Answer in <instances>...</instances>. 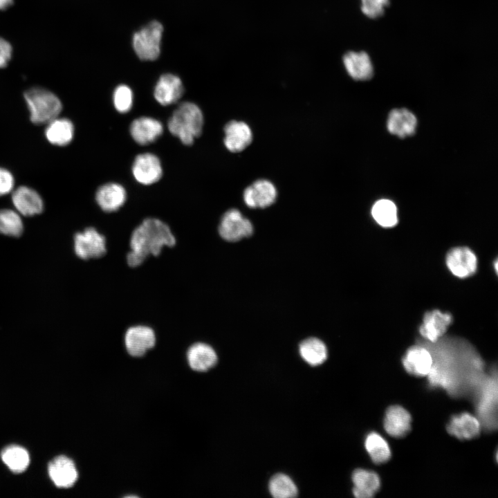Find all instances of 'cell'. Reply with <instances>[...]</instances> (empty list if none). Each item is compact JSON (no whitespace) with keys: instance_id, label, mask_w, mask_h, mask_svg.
<instances>
[{"instance_id":"6da1fadb","label":"cell","mask_w":498,"mask_h":498,"mask_svg":"<svg viewBox=\"0 0 498 498\" xmlns=\"http://www.w3.org/2000/svg\"><path fill=\"white\" fill-rule=\"evenodd\" d=\"M176 243V237L167 223L158 218H145L130 234L127 265L137 268L151 256L158 257L165 248H173Z\"/></svg>"},{"instance_id":"7a4b0ae2","label":"cell","mask_w":498,"mask_h":498,"mask_svg":"<svg viewBox=\"0 0 498 498\" xmlns=\"http://www.w3.org/2000/svg\"><path fill=\"white\" fill-rule=\"evenodd\" d=\"M204 118L194 103L184 102L174 110L167 122L169 131L185 145H191L202 133Z\"/></svg>"},{"instance_id":"3957f363","label":"cell","mask_w":498,"mask_h":498,"mask_svg":"<svg viewBox=\"0 0 498 498\" xmlns=\"http://www.w3.org/2000/svg\"><path fill=\"white\" fill-rule=\"evenodd\" d=\"M24 99L30 112V119L36 124L48 123L57 118L62 109L59 98L46 89L31 88L24 93Z\"/></svg>"},{"instance_id":"277c9868","label":"cell","mask_w":498,"mask_h":498,"mask_svg":"<svg viewBox=\"0 0 498 498\" xmlns=\"http://www.w3.org/2000/svg\"><path fill=\"white\" fill-rule=\"evenodd\" d=\"M73 248L76 256L82 260L101 259L108 251L106 237L94 227L76 232L73 237Z\"/></svg>"},{"instance_id":"5b68a950","label":"cell","mask_w":498,"mask_h":498,"mask_svg":"<svg viewBox=\"0 0 498 498\" xmlns=\"http://www.w3.org/2000/svg\"><path fill=\"white\" fill-rule=\"evenodd\" d=\"M163 31L162 24L154 21L133 35V47L140 59L154 60L158 58Z\"/></svg>"},{"instance_id":"8992f818","label":"cell","mask_w":498,"mask_h":498,"mask_svg":"<svg viewBox=\"0 0 498 498\" xmlns=\"http://www.w3.org/2000/svg\"><path fill=\"white\" fill-rule=\"evenodd\" d=\"M156 344L154 329L146 324L129 326L124 334V344L128 354L134 358L144 356Z\"/></svg>"},{"instance_id":"52a82bcc","label":"cell","mask_w":498,"mask_h":498,"mask_svg":"<svg viewBox=\"0 0 498 498\" xmlns=\"http://www.w3.org/2000/svg\"><path fill=\"white\" fill-rule=\"evenodd\" d=\"M218 232L223 240L235 242L250 236L253 232V226L239 210L230 209L221 216Z\"/></svg>"},{"instance_id":"ba28073f","label":"cell","mask_w":498,"mask_h":498,"mask_svg":"<svg viewBox=\"0 0 498 498\" xmlns=\"http://www.w3.org/2000/svg\"><path fill=\"white\" fill-rule=\"evenodd\" d=\"M131 171L136 181L144 185L158 182L162 177L163 168L158 157L151 153H142L135 158Z\"/></svg>"},{"instance_id":"9c48e42d","label":"cell","mask_w":498,"mask_h":498,"mask_svg":"<svg viewBox=\"0 0 498 498\" xmlns=\"http://www.w3.org/2000/svg\"><path fill=\"white\" fill-rule=\"evenodd\" d=\"M445 261L451 273L459 278L470 277L477 270V257L469 248L465 246L455 247L449 250Z\"/></svg>"},{"instance_id":"30bf717a","label":"cell","mask_w":498,"mask_h":498,"mask_svg":"<svg viewBox=\"0 0 498 498\" xmlns=\"http://www.w3.org/2000/svg\"><path fill=\"white\" fill-rule=\"evenodd\" d=\"M277 191L270 181L259 179L246 187L243 192V201L250 208H265L277 199Z\"/></svg>"},{"instance_id":"8fae6325","label":"cell","mask_w":498,"mask_h":498,"mask_svg":"<svg viewBox=\"0 0 498 498\" xmlns=\"http://www.w3.org/2000/svg\"><path fill=\"white\" fill-rule=\"evenodd\" d=\"M402 362L405 369L416 376H427L434 363L432 355L424 344L409 348Z\"/></svg>"},{"instance_id":"7c38bea8","label":"cell","mask_w":498,"mask_h":498,"mask_svg":"<svg viewBox=\"0 0 498 498\" xmlns=\"http://www.w3.org/2000/svg\"><path fill=\"white\" fill-rule=\"evenodd\" d=\"M452 322V316L449 313L437 309L428 311L423 317L419 333L426 341L434 342L443 337Z\"/></svg>"},{"instance_id":"4fadbf2b","label":"cell","mask_w":498,"mask_h":498,"mask_svg":"<svg viewBox=\"0 0 498 498\" xmlns=\"http://www.w3.org/2000/svg\"><path fill=\"white\" fill-rule=\"evenodd\" d=\"M48 472L53 483L62 488L72 487L78 478L74 462L63 455L55 457L49 463Z\"/></svg>"},{"instance_id":"5bb4252c","label":"cell","mask_w":498,"mask_h":498,"mask_svg":"<svg viewBox=\"0 0 498 498\" xmlns=\"http://www.w3.org/2000/svg\"><path fill=\"white\" fill-rule=\"evenodd\" d=\"M223 143L228 150L237 153L244 150L252 140L249 125L243 121L231 120L224 127Z\"/></svg>"},{"instance_id":"9a60e30c","label":"cell","mask_w":498,"mask_h":498,"mask_svg":"<svg viewBox=\"0 0 498 498\" xmlns=\"http://www.w3.org/2000/svg\"><path fill=\"white\" fill-rule=\"evenodd\" d=\"M129 132L136 143L146 145L154 142L162 135L163 125L154 118L142 116L131 122Z\"/></svg>"},{"instance_id":"2e32d148","label":"cell","mask_w":498,"mask_h":498,"mask_svg":"<svg viewBox=\"0 0 498 498\" xmlns=\"http://www.w3.org/2000/svg\"><path fill=\"white\" fill-rule=\"evenodd\" d=\"M127 195L124 187L116 183L101 185L95 193V201L104 212L111 213L119 210L125 203Z\"/></svg>"},{"instance_id":"e0dca14e","label":"cell","mask_w":498,"mask_h":498,"mask_svg":"<svg viewBox=\"0 0 498 498\" xmlns=\"http://www.w3.org/2000/svg\"><path fill=\"white\" fill-rule=\"evenodd\" d=\"M12 201L19 214L32 216L44 210V201L39 194L35 190L20 186L13 191Z\"/></svg>"},{"instance_id":"ac0fdd59","label":"cell","mask_w":498,"mask_h":498,"mask_svg":"<svg viewBox=\"0 0 498 498\" xmlns=\"http://www.w3.org/2000/svg\"><path fill=\"white\" fill-rule=\"evenodd\" d=\"M181 80L176 75L167 73L160 77L154 91L155 100L163 106L176 103L183 94Z\"/></svg>"},{"instance_id":"d6986e66","label":"cell","mask_w":498,"mask_h":498,"mask_svg":"<svg viewBox=\"0 0 498 498\" xmlns=\"http://www.w3.org/2000/svg\"><path fill=\"white\" fill-rule=\"evenodd\" d=\"M187 360L190 367L196 371H206L217 362L215 350L208 344L198 342L192 344L187 351Z\"/></svg>"},{"instance_id":"ffe728a7","label":"cell","mask_w":498,"mask_h":498,"mask_svg":"<svg viewBox=\"0 0 498 498\" xmlns=\"http://www.w3.org/2000/svg\"><path fill=\"white\" fill-rule=\"evenodd\" d=\"M410 414L399 405L389 407L384 418V428L387 434L396 438L405 436L411 429Z\"/></svg>"},{"instance_id":"44dd1931","label":"cell","mask_w":498,"mask_h":498,"mask_svg":"<svg viewBox=\"0 0 498 498\" xmlns=\"http://www.w3.org/2000/svg\"><path fill=\"white\" fill-rule=\"evenodd\" d=\"M343 63L349 75L356 80H367L373 75L371 58L364 51L348 52L343 57Z\"/></svg>"},{"instance_id":"7402d4cb","label":"cell","mask_w":498,"mask_h":498,"mask_svg":"<svg viewBox=\"0 0 498 498\" xmlns=\"http://www.w3.org/2000/svg\"><path fill=\"white\" fill-rule=\"evenodd\" d=\"M448 432L461 440L471 439L477 436L481 430L478 419L469 413H461L453 416L448 426Z\"/></svg>"},{"instance_id":"603a6c76","label":"cell","mask_w":498,"mask_h":498,"mask_svg":"<svg viewBox=\"0 0 498 498\" xmlns=\"http://www.w3.org/2000/svg\"><path fill=\"white\" fill-rule=\"evenodd\" d=\"M416 116L406 109H393L387 119V129L391 134L400 138L412 135L416 130Z\"/></svg>"},{"instance_id":"cb8c5ba5","label":"cell","mask_w":498,"mask_h":498,"mask_svg":"<svg viewBox=\"0 0 498 498\" xmlns=\"http://www.w3.org/2000/svg\"><path fill=\"white\" fill-rule=\"evenodd\" d=\"M353 493L357 498L372 497L380 487L378 475L369 470H356L352 474Z\"/></svg>"},{"instance_id":"d4e9b609","label":"cell","mask_w":498,"mask_h":498,"mask_svg":"<svg viewBox=\"0 0 498 498\" xmlns=\"http://www.w3.org/2000/svg\"><path fill=\"white\" fill-rule=\"evenodd\" d=\"M45 136L48 142L53 145H67L73 138V124L67 118L57 117L47 123Z\"/></svg>"},{"instance_id":"484cf974","label":"cell","mask_w":498,"mask_h":498,"mask_svg":"<svg viewBox=\"0 0 498 498\" xmlns=\"http://www.w3.org/2000/svg\"><path fill=\"white\" fill-rule=\"evenodd\" d=\"M1 460L9 470L15 473H21L26 470L30 463L28 452L17 445L5 448L1 453Z\"/></svg>"},{"instance_id":"4316f807","label":"cell","mask_w":498,"mask_h":498,"mask_svg":"<svg viewBox=\"0 0 498 498\" xmlns=\"http://www.w3.org/2000/svg\"><path fill=\"white\" fill-rule=\"evenodd\" d=\"M299 353L309 365L316 366L323 363L327 358L324 343L316 338H309L299 344Z\"/></svg>"},{"instance_id":"83f0119b","label":"cell","mask_w":498,"mask_h":498,"mask_svg":"<svg viewBox=\"0 0 498 498\" xmlns=\"http://www.w3.org/2000/svg\"><path fill=\"white\" fill-rule=\"evenodd\" d=\"M365 445L372 461L376 464L387 462L391 457L390 448L385 439L376 432L369 433Z\"/></svg>"},{"instance_id":"f1b7e54d","label":"cell","mask_w":498,"mask_h":498,"mask_svg":"<svg viewBox=\"0 0 498 498\" xmlns=\"http://www.w3.org/2000/svg\"><path fill=\"white\" fill-rule=\"evenodd\" d=\"M371 214L374 220L384 228L394 227L398 223L396 206L388 199L376 201L372 207Z\"/></svg>"},{"instance_id":"f546056e","label":"cell","mask_w":498,"mask_h":498,"mask_svg":"<svg viewBox=\"0 0 498 498\" xmlns=\"http://www.w3.org/2000/svg\"><path fill=\"white\" fill-rule=\"evenodd\" d=\"M24 224L19 214L10 209L0 210V234L17 237L21 235Z\"/></svg>"},{"instance_id":"4dcf8cb0","label":"cell","mask_w":498,"mask_h":498,"mask_svg":"<svg viewBox=\"0 0 498 498\" xmlns=\"http://www.w3.org/2000/svg\"><path fill=\"white\" fill-rule=\"evenodd\" d=\"M269 490L276 498L295 497L297 495V486L288 476L284 474H277L271 478Z\"/></svg>"},{"instance_id":"1f68e13d","label":"cell","mask_w":498,"mask_h":498,"mask_svg":"<svg viewBox=\"0 0 498 498\" xmlns=\"http://www.w3.org/2000/svg\"><path fill=\"white\" fill-rule=\"evenodd\" d=\"M133 95L131 89L125 84L118 86L113 93V103L120 113L129 112L133 106Z\"/></svg>"},{"instance_id":"d6a6232c","label":"cell","mask_w":498,"mask_h":498,"mask_svg":"<svg viewBox=\"0 0 498 498\" xmlns=\"http://www.w3.org/2000/svg\"><path fill=\"white\" fill-rule=\"evenodd\" d=\"M389 0H361L362 12L369 18L382 16Z\"/></svg>"},{"instance_id":"836d02e7","label":"cell","mask_w":498,"mask_h":498,"mask_svg":"<svg viewBox=\"0 0 498 498\" xmlns=\"http://www.w3.org/2000/svg\"><path fill=\"white\" fill-rule=\"evenodd\" d=\"M15 180L12 173L8 169L0 167V196L12 191Z\"/></svg>"},{"instance_id":"e575fe53","label":"cell","mask_w":498,"mask_h":498,"mask_svg":"<svg viewBox=\"0 0 498 498\" xmlns=\"http://www.w3.org/2000/svg\"><path fill=\"white\" fill-rule=\"evenodd\" d=\"M12 48L10 44L0 37V68L7 66L12 57Z\"/></svg>"},{"instance_id":"d590c367","label":"cell","mask_w":498,"mask_h":498,"mask_svg":"<svg viewBox=\"0 0 498 498\" xmlns=\"http://www.w3.org/2000/svg\"><path fill=\"white\" fill-rule=\"evenodd\" d=\"M13 0H0V10H3L12 5Z\"/></svg>"}]
</instances>
